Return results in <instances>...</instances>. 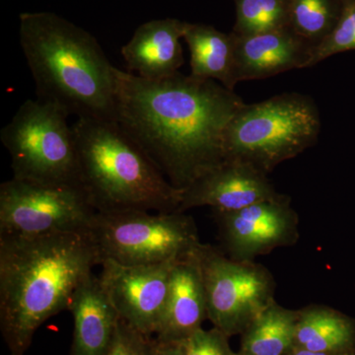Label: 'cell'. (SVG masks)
<instances>
[{
  "instance_id": "obj_1",
  "label": "cell",
  "mask_w": 355,
  "mask_h": 355,
  "mask_svg": "<svg viewBox=\"0 0 355 355\" xmlns=\"http://www.w3.org/2000/svg\"><path fill=\"white\" fill-rule=\"evenodd\" d=\"M114 121L184 191L224 160L229 123L245 103L212 79L151 81L114 67Z\"/></svg>"
},
{
  "instance_id": "obj_2",
  "label": "cell",
  "mask_w": 355,
  "mask_h": 355,
  "mask_svg": "<svg viewBox=\"0 0 355 355\" xmlns=\"http://www.w3.org/2000/svg\"><path fill=\"white\" fill-rule=\"evenodd\" d=\"M100 263L88 232L0 236V330L10 355H25L40 327L69 310Z\"/></svg>"
},
{
  "instance_id": "obj_3",
  "label": "cell",
  "mask_w": 355,
  "mask_h": 355,
  "mask_svg": "<svg viewBox=\"0 0 355 355\" xmlns=\"http://www.w3.org/2000/svg\"><path fill=\"white\" fill-rule=\"evenodd\" d=\"M19 20L38 100L77 119L114 121V65L97 40L55 13L26 12Z\"/></svg>"
},
{
  "instance_id": "obj_4",
  "label": "cell",
  "mask_w": 355,
  "mask_h": 355,
  "mask_svg": "<svg viewBox=\"0 0 355 355\" xmlns=\"http://www.w3.org/2000/svg\"><path fill=\"white\" fill-rule=\"evenodd\" d=\"M79 182L97 212H179L183 191L166 179L114 121L77 119L72 125Z\"/></svg>"
},
{
  "instance_id": "obj_5",
  "label": "cell",
  "mask_w": 355,
  "mask_h": 355,
  "mask_svg": "<svg viewBox=\"0 0 355 355\" xmlns=\"http://www.w3.org/2000/svg\"><path fill=\"white\" fill-rule=\"evenodd\" d=\"M321 116L309 96L284 93L246 104L229 123L224 160H238L268 174L277 165L314 146Z\"/></svg>"
},
{
  "instance_id": "obj_6",
  "label": "cell",
  "mask_w": 355,
  "mask_h": 355,
  "mask_svg": "<svg viewBox=\"0 0 355 355\" xmlns=\"http://www.w3.org/2000/svg\"><path fill=\"white\" fill-rule=\"evenodd\" d=\"M67 118L64 110L38 99L21 105L0 132L10 155L12 178L35 183L80 184L76 135Z\"/></svg>"
},
{
  "instance_id": "obj_7",
  "label": "cell",
  "mask_w": 355,
  "mask_h": 355,
  "mask_svg": "<svg viewBox=\"0 0 355 355\" xmlns=\"http://www.w3.org/2000/svg\"><path fill=\"white\" fill-rule=\"evenodd\" d=\"M97 212L88 234L102 261L125 266L154 265L197 249L195 220L184 212ZM101 265V263H100Z\"/></svg>"
},
{
  "instance_id": "obj_8",
  "label": "cell",
  "mask_w": 355,
  "mask_h": 355,
  "mask_svg": "<svg viewBox=\"0 0 355 355\" xmlns=\"http://www.w3.org/2000/svg\"><path fill=\"white\" fill-rule=\"evenodd\" d=\"M96 214L80 184L35 183L15 178L0 184V236L87 233Z\"/></svg>"
},
{
  "instance_id": "obj_9",
  "label": "cell",
  "mask_w": 355,
  "mask_h": 355,
  "mask_svg": "<svg viewBox=\"0 0 355 355\" xmlns=\"http://www.w3.org/2000/svg\"><path fill=\"white\" fill-rule=\"evenodd\" d=\"M207 299V319L226 336L243 333L275 302V277L254 261L228 258L216 248L198 249Z\"/></svg>"
},
{
  "instance_id": "obj_10",
  "label": "cell",
  "mask_w": 355,
  "mask_h": 355,
  "mask_svg": "<svg viewBox=\"0 0 355 355\" xmlns=\"http://www.w3.org/2000/svg\"><path fill=\"white\" fill-rule=\"evenodd\" d=\"M214 216L222 246L233 260L254 261L298 241V214L287 196L238 210H214Z\"/></svg>"
},
{
  "instance_id": "obj_11",
  "label": "cell",
  "mask_w": 355,
  "mask_h": 355,
  "mask_svg": "<svg viewBox=\"0 0 355 355\" xmlns=\"http://www.w3.org/2000/svg\"><path fill=\"white\" fill-rule=\"evenodd\" d=\"M177 259L144 266L104 260L100 265L98 279L119 316L144 335H155Z\"/></svg>"
},
{
  "instance_id": "obj_12",
  "label": "cell",
  "mask_w": 355,
  "mask_h": 355,
  "mask_svg": "<svg viewBox=\"0 0 355 355\" xmlns=\"http://www.w3.org/2000/svg\"><path fill=\"white\" fill-rule=\"evenodd\" d=\"M284 197L266 173L242 161L223 160L183 191L179 212L202 207L230 211Z\"/></svg>"
},
{
  "instance_id": "obj_13",
  "label": "cell",
  "mask_w": 355,
  "mask_h": 355,
  "mask_svg": "<svg viewBox=\"0 0 355 355\" xmlns=\"http://www.w3.org/2000/svg\"><path fill=\"white\" fill-rule=\"evenodd\" d=\"M198 249L175 261L164 311L154 335L157 342H183L202 328L207 318V292Z\"/></svg>"
},
{
  "instance_id": "obj_14",
  "label": "cell",
  "mask_w": 355,
  "mask_h": 355,
  "mask_svg": "<svg viewBox=\"0 0 355 355\" xmlns=\"http://www.w3.org/2000/svg\"><path fill=\"white\" fill-rule=\"evenodd\" d=\"M235 40L236 81L268 78L292 69H307L312 44L289 28Z\"/></svg>"
},
{
  "instance_id": "obj_15",
  "label": "cell",
  "mask_w": 355,
  "mask_h": 355,
  "mask_svg": "<svg viewBox=\"0 0 355 355\" xmlns=\"http://www.w3.org/2000/svg\"><path fill=\"white\" fill-rule=\"evenodd\" d=\"M187 22L173 18L151 20L140 25L132 39L121 48L128 69L147 80L169 78L184 64L180 40Z\"/></svg>"
},
{
  "instance_id": "obj_16",
  "label": "cell",
  "mask_w": 355,
  "mask_h": 355,
  "mask_svg": "<svg viewBox=\"0 0 355 355\" xmlns=\"http://www.w3.org/2000/svg\"><path fill=\"white\" fill-rule=\"evenodd\" d=\"M69 310L74 324L70 355H107L120 316L103 291L98 275L93 273L79 286Z\"/></svg>"
},
{
  "instance_id": "obj_17",
  "label": "cell",
  "mask_w": 355,
  "mask_h": 355,
  "mask_svg": "<svg viewBox=\"0 0 355 355\" xmlns=\"http://www.w3.org/2000/svg\"><path fill=\"white\" fill-rule=\"evenodd\" d=\"M183 39L191 55V76L219 81L234 91L235 40L212 26L187 23Z\"/></svg>"
},
{
  "instance_id": "obj_18",
  "label": "cell",
  "mask_w": 355,
  "mask_h": 355,
  "mask_svg": "<svg viewBox=\"0 0 355 355\" xmlns=\"http://www.w3.org/2000/svg\"><path fill=\"white\" fill-rule=\"evenodd\" d=\"M299 310L272 302L243 331L241 354L287 355L295 347Z\"/></svg>"
},
{
  "instance_id": "obj_19",
  "label": "cell",
  "mask_w": 355,
  "mask_h": 355,
  "mask_svg": "<svg viewBox=\"0 0 355 355\" xmlns=\"http://www.w3.org/2000/svg\"><path fill=\"white\" fill-rule=\"evenodd\" d=\"M288 27L317 46L334 29L338 18L331 0H287Z\"/></svg>"
},
{
  "instance_id": "obj_20",
  "label": "cell",
  "mask_w": 355,
  "mask_h": 355,
  "mask_svg": "<svg viewBox=\"0 0 355 355\" xmlns=\"http://www.w3.org/2000/svg\"><path fill=\"white\" fill-rule=\"evenodd\" d=\"M237 21L233 34L251 36L288 27L287 0H236Z\"/></svg>"
},
{
  "instance_id": "obj_21",
  "label": "cell",
  "mask_w": 355,
  "mask_h": 355,
  "mask_svg": "<svg viewBox=\"0 0 355 355\" xmlns=\"http://www.w3.org/2000/svg\"><path fill=\"white\" fill-rule=\"evenodd\" d=\"M352 328V321L340 313L324 306H309L299 310L295 345L304 347L308 343Z\"/></svg>"
},
{
  "instance_id": "obj_22",
  "label": "cell",
  "mask_w": 355,
  "mask_h": 355,
  "mask_svg": "<svg viewBox=\"0 0 355 355\" xmlns=\"http://www.w3.org/2000/svg\"><path fill=\"white\" fill-rule=\"evenodd\" d=\"M347 51H355V1L347 3L330 34L313 48L307 67Z\"/></svg>"
},
{
  "instance_id": "obj_23",
  "label": "cell",
  "mask_w": 355,
  "mask_h": 355,
  "mask_svg": "<svg viewBox=\"0 0 355 355\" xmlns=\"http://www.w3.org/2000/svg\"><path fill=\"white\" fill-rule=\"evenodd\" d=\"M107 355H156L155 340L135 330L120 318Z\"/></svg>"
},
{
  "instance_id": "obj_24",
  "label": "cell",
  "mask_w": 355,
  "mask_h": 355,
  "mask_svg": "<svg viewBox=\"0 0 355 355\" xmlns=\"http://www.w3.org/2000/svg\"><path fill=\"white\" fill-rule=\"evenodd\" d=\"M228 336L218 329H198L183 340L184 355H234L228 345Z\"/></svg>"
},
{
  "instance_id": "obj_25",
  "label": "cell",
  "mask_w": 355,
  "mask_h": 355,
  "mask_svg": "<svg viewBox=\"0 0 355 355\" xmlns=\"http://www.w3.org/2000/svg\"><path fill=\"white\" fill-rule=\"evenodd\" d=\"M155 343L156 355H184L183 343L182 342L160 343L155 340Z\"/></svg>"
},
{
  "instance_id": "obj_26",
  "label": "cell",
  "mask_w": 355,
  "mask_h": 355,
  "mask_svg": "<svg viewBox=\"0 0 355 355\" xmlns=\"http://www.w3.org/2000/svg\"><path fill=\"white\" fill-rule=\"evenodd\" d=\"M287 355H352V352H312L304 347H294Z\"/></svg>"
},
{
  "instance_id": "obj_27",
  "label": "cell",
  "mask_w": 355,
  "mask_h": 355,
  "mask_svg": "<svg viewBox=\"0 0 355 355\" xmlns=\"http://www.w3.org/2000/svg\"><path fill=\"white\" fill-rule=\"evenodd\" d=\"M234 355H246V354H241V352H240V354H234Z\"/></svg>"
}]
</instances>
